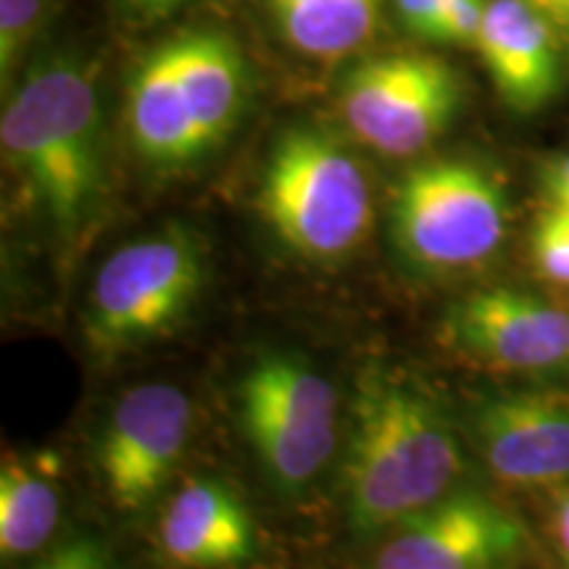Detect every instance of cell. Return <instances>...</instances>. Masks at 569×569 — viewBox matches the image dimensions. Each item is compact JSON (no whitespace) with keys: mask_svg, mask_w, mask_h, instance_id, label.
Here are the masks:
<instances>
[{"mask_svg":"<svg viewBox=\"0 0 569 569\" xmlns=\"http://www.w3.org/2000/svg\"><path fill=\"white\" fill-rule=\"evenodd\" d=\"M467 469L457 427L430 390L393 369L359 375L340 472L348 522L359 536L398 528L443 501Z\"/></svg>","mask_w":569,"mask_h":569,"instance_id":"obj_1","label":"cell"},{"mask_svg":"<svg viewBox=\"0 0 569 569\" xmlns=\"http://www.w3.org/2000/svg\"><path fill=\"white\" fill-rule=\"evenodd\" d=\"M475 46L509 109L532 113L559 92L557 27L528 0H490Z\"/></svg>","mask_w":569,"mask_h":569,"instance_id":"obj_12","label":"cell"},{"mask_svg":"<svg viewBox=\"0 0 569 569\" xmlns=\"http://www.w3.org/2000/svg\"><path fill=\"white\" fill-rule=\"evenodd\" d=\"M188 396L167 382H148L119 398L98 438V469L113 507L138 515L167 488L188 448Z\"/></svg>","mask_w":569,"mask_h":569,"instance_id":"obj_8","label":"cell"},{"mask_svg":"<svg viewBox=\"0 0 569 569\" xmlns=\"http://www.w3.org/2000/svg\"><path fill=\"white\" fill-rule=\"evenodd\" d=\"M124 3H130L134 11L142 13H163L174 9V6H180L182 0H124Z\"/></svg>","mask_w":569,"mask_h":569,"instance_id":"obj_26","label":"cell"},{"mask_svg":"<svg viewBox=\"0 0 569 569\" xmlns=\"http://www.w3.org/2000/svg\"><path fill=\"white\" fill-rule=\"evenodd\" d=\"M30 569H111V559L98 540L82 538L61 546Z\"/></svg>","mask_w":569,"mask_h":569,"instance_id":"obj_21","label":"cell"},{"mask_svg":"<svg viewBox=\"0 0 569 569\" xmlns=\"http://www.w3.org/2000/svg\"><path fill=\"white\" fill-rule=\"evenodd\" d=\"M59 488L38 461L6 457L0 467V553L38 551L59 525Z\"/></svg>","mask_w":569,"mask_h":569,"instance_id":"obj_17","label":"cell"},{"mask_svg":"<svg viewBox=\"0 0 569 569\" xmlns=\"http://www.w3.org/2000/svg\"><path fill=\"white\" fill-rule=\"evenodd\" d=\"M530 253L546 280L569 284V209L549 203L530 232Z\"/></svg>","mask_w":569,"mask_h":569,"instance_id":"obj_18","label":"cell"},{"mask_svg":"<svg viewBox=\"0 0 569 569\" xmlns=\"http://www.w3.org/2000/svg\"><path fill=\"white\" fill-rule=\"evenodd\" d=\"M472 438L498 480L519 488H569V396L525 390L482 398Z\"/></svg>","mask_w":569,"mask_h":569,"instance_id":"obj_11","label":"cell"},{"mask_svg":"<svg viewBox=\"0 0 569 569\" xmlns=\"http://www.w3.org/2000/svg\"><path fill=\"white\" fill-rule=\"evenodd\" d=\"M161 549L174 565L219 569L253 557V522L230 488L217 480H190L161 517Z\"/></svg>","mask_w":569,"mask_h":569,"instance_id":"obj_13","label":"cell"},{"mask_svg":"<svg viewBox=\"0 0 569 569\" xmlns=\"http://www.w3.org/2000/svg\"><path fill=\"white\" fill-rule=\"evenodd\" d=\"M338 106L356 140L403 159L448 130L461 109V80L430 53L372 56L343 77Z\"/></svg>","mask_w":569,"mask_h":569,"instance_id":"obj_7","label":"cell"},{"mask_svg":"<svg viewBox=\"0 0 569 569\" xmlns=\"http://www.w3.org/2000/svg\"><path fill=\"white\" fill-rule=\"evenodd\" d=\"M390 227L396 248L411 267L427 272L472 269L507 238V188L478 161H425L398 182Z\"/></svg>","mask_w":569,"mask_h":569,"instance_id":"obj_4","label":"cell"},{"mask_svg":"<svg viewBox=\"0 0 569 569\" xmlns=\"http://www.w3.org/2000/svg\"><path fill=\"white\" fill-rule=\"evenodd\" d=\"M540 180H543V190L546 196H549V203L569 209V156H561V159L546 163Z\"/></svg>","mask_w":569,"mask_h":569,"instance_id":"obj_23","label":"cell"},{"mask_svg":"<svg viewBox=\"0 0 569 569\" xmlns=\"http://www.w3.org/2000/svg\"><path fill=\"white\" fill-rule=\"evenodd\" d=\"M443 343L498 372H559L569 367V315L517 288L469 293L446 311Z\"/></svg>","mask_w":569,"mask_h":569,"instance_id":"obj_9","label":"cell"},{"mask_svg":"<svg viewBox=\"0 0 569 569\" xmlns=\"http://www.w3.org/2000/svg\"><path fill=\"white\" fill-rule=\"evenodd\" d=\"M488 3L490 0H448V6L440 11L436 24L430 27L427 40L457 42V46L478 42Z\"/></svg>","mask_w":569,"mask_h":569,"instance_id":"obj_20","label":"cell"},{"mask_svg":"<svg viewBox=\"0 0 569 569\" xmlns=\"http://www.w3.org/2000/svg\"><path fill=\"white\" fill-rule=\"evenodd\" d=\"M163 48L198 130L213 151L238 127L246 111L248 69L243 53L230 38L217 32L182 34Z\"/></svg>","mask_w":569,"mask_h":569,"instance_id":"obj_15","label":"cell"},{"mask_svg":"<svg viewBox=\"0 0 569 569\" xmlns=\"http://www.w3.org/2000/svg\"><path fill=\"white\" fill-rule=\"evenodd\" d=\"M42 21V0H0V74L9 77L24 59Z\"/></svg>","mask_w":569,"mask_h":569,"instance_id":"obj_19","label":"cell"},{"mask_svg":"<svg viewBox=\"0 0 569 569\" xmlns=\"http://www.w3.org/2000/svg\"><path fill=\"white\" fill-rule=\"evenodd\" d=\"M528 3L543 13L557 27V32H565L569 38V0H528Z\"/></svg>","mask_w":569,"mask_h":569,"instance_id":"obj_25","label":"cell"},{"mask_svg":"<svg viewBox=\"0 0 569 569\" xmlns=\"http://www.w3.org/2000/svg\"><path fill=\"white\" fill-rule=\"evenodd\" d=\"M393 530L369 569H509L525 551L519 519L480 493H451Z\"/></svg>","mask_w":569,"mask_h":569,"instance_id":"obj_10","label":"cell"},{"mask_svg":"<svg viewBox=\"0 0 569 569\" xmlns=\"http://www.w3.org/2000/svg\"><path fill=\"white\" fill-rule=\"evenodd\" d=\"M553 536H557V543L565 559L569 561V488L561 490V496L557 498V507H553Z\"/></svg>","mask_w":569,"mask_h":569,"instance_id":"obj_24","label":"cell"},{"mask_svg":"<svg viewBox=\"0 0 569 569\" xmlns=\"http://www.w3.org/2000/svg\"><path fill=\"white\" fill-rule=\"evenodd\" d=\"M206 256L193 232L174 227L111 253L84 306L92 351L117 353L167 336L196 303Z\"/></svg>","mask_w":569,"mask_h":569,"instance_id":"obj_6","label":"cell"},{"mask_svg":"<svg viewBox=\"0 0 569 569\" xmlns=\"http://www.w3.org/2000/svg\"><path fill=\"white\" fill-rule=\"evenodd\" d=\"M259 211L284 248L311 261H336L365 240L372 224V188L338 134L296 127L269 151Z\"/></svg>","mask_w":569,"mask_h":569,"instance_id":"obj_3","label":"cell"},{"mask_svg":"<svg viewBox=\"0 0 569 569\" xmlns=\"http://www.w3.org/2000/svg\"><path fill=\"white\" fill-rule=\"evenodd\" d=\"M6 161L61 238L77 240L106 196L103 103L90 67L48 56L3 109Z\"/></svg>","mask_w":569,"mask_h":569,"instance_id":"obj_2","label":"cell"},{"mask_svg":"<svg viewBox=\"0 0 569 569\" xmlns=\"http://www.w3.org/2000/svg\"><path fill=\"white\" fill-rule=\"evenodd\" d=\"M277 30L311 59H340L372 38L386 0H267Z\"/></svg>","mask_w":569,"mask_h":569,"instance_id":"obj_16","label":"cell"},{"mask_svg":"<svg viewBox=\"0 0 569 569\" xmlns=\"http://www.w3.org/2000/svg\"><path fill=\"white\" fill-rule=\"evenodd\" d=\"M127 127L134 151L153 167L180 169L211 153L163 46L132 74L127 88Z\"/></svg>","mask_w":569,"mask_h":569,"instance_id":"obj_14","label":"cell"},{"mask_svg":"<svg viewBox=\"0 0 569 569\" xmlns=\"http://www.w3.org/2000/svg\"><path fill=\"white\" fill-rule=\"evenodd\" d=\"M238 411L253 457L282 493L311 486L336 451L338 393L301 356H259L240 377Z\"/></svg>","mask_w":569,"mask_h":569,"instance_id":"obj_5","label":"cell"},{"mask_svg":"<svg viewBox=\"0 0 569 569\" xmlns=\"http://www.w3.org/2000/svg\"><path fill=\"white\" fill-rule=\"evenodd\" d=\"M446 6L448 0H396L398 19L403 21V27L425 40L427 34H430V27L436 24V19L440 17V11H443Z\"/></svg>","mask_w":569,"mask_h":569,"instance_id":"obj_22","label":"cell"}]
</instances>
